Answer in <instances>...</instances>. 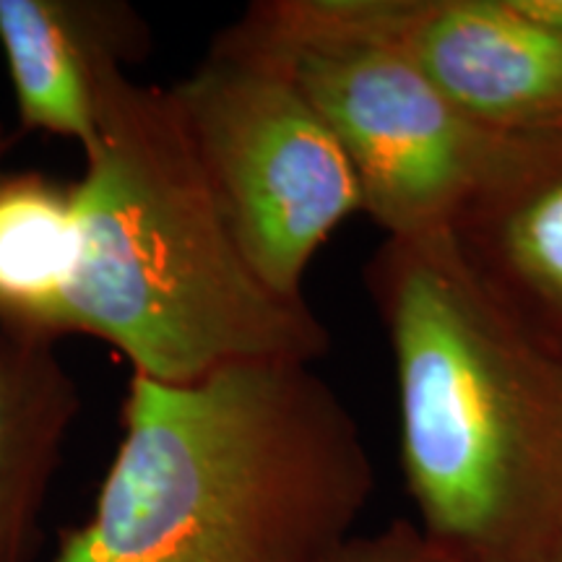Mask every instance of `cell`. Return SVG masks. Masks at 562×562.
<instances>
[{
    "label": "cell",
    "instance_id": "6da1fadb",
    "mask_svg": "<svg viewBox=\"0 0 562 562\" xmlns=\"http://www.w3.org/2000/svg\"><path fill=\"white\" fill-rule=\"evenodd\" d=\"M121 427L91 516L50 562H321L375 490L360 425L313 364L131 372Z\"/></svg>",
    "mask_w": 562,
    "mask_h": 562
},
{
    "label": "cell",
    "instance_id": "7a4b0ae2",
    "mask_svg": "<svg viewBox=\"0 0 562 562\" xmlns=\"http://www.w3.org/2000/svg\"><path fill=\"white\" fill-rule=\"evenodd\" d=\"M364 281L417 526L469 562H533L562 537V349L476 284L446 232L389 237Z\"/></svg>",
    "mask_w": 562,
    "mask_h": 562
},
{
    "label": "cell",
    "instance_id": "3957f363",
    "mask_svg": "<svg viewBox=\"0 0 562 562\" xmlns=\"http://www.w3.org/2000/svg\"><path fill=\"white\" fill-rule=\"evenodd\" d=\"M79 263L63 334L110 344L131 372L193 383L240 362L313 364L331 336L307 300L245 263L170 89L115 70L76 180Z\"/></svg>",
    "mask_w": 562,
    "mask_h": 562
},
{
    "label": "cell",
    "instance_id": "277c9868",
    "mask_svg": "<svg viewBox=\"0 0 562 562\" xmlns=\"http://www.w3.org/2000/svg\"><path fill=\"white\" fill-rule=\"evenodd\" d=\"M224 32L292 76L347 151L362 214L385 235L448 232L505 133L463 115L389 42L351 24L339 0H263Z\"/></svg>",
    "mask_w": 562,
    "mask_h": 562
},
{
    "label": "cell",
    "instance_id": "5b68a950",
    "mask_svg": "<svg viewBox=\"0 0 562 562\" xmlns=\"http://www.w3.org/2000/svg\"><path fill=\"white\" fill-rule=\"evenodd\" d=\"M170 91L245 263L279 297L305 300L313 258L362 214L339 138L271 55L227 32Z\"/></svg>",
    "mask_w": 562,
    "mask_h": 562
},
{
    "label": "cell",
    "instance_id": "8992f818",
    "mask_svg": "<svg viewBox=\"0 0 562 562\" xmlns=\"http://www.w3.org/2000/svg\"><path fill=\"white\" fill-rule=\"evenodd\" d=\"M463 115L495 133L562 125V34L516 0H339Z\"/></svg>",
    "mask_w": 562,
    "mask_h": 562
},
{
    "label": "cell",
    "instance_id": "52a82bcc",
    "mask_svg": "<svg viewBox=\"0 0 562 562\" xmlns=\"http://www.w3.org/2000/svg\"><path fill=\"white\" fill-rule=\"evenodd\" d=\"M446 235L513 321L562 349V125L505 133Z\"/></svg>",
    "mask_w": 562,
    "mask_h": 562
},
{
    "label": "cell",
    "instance_id": "ba28073f",
    "mask_svg": "<svg viewBox=\"0 0 562 562\" xmlns=\"http://www.w3.org/2000/svg\"><path fill=\"white\" fill-rule=\"evenodd\" d=\"M149 21L128 0H0V50L19 136L97 138L102 83L151 55Z\"/></svg>",
    "mask_w": 562,
    "mask_h": 562
},
{
    "label": "cell",
    "instance_id": "9c48e42d",
    "mask_svg": "<svg viewBox=\"0 0 562 562\" xmlns=\"http://www.w3.org/2000/svg\"><path fill=\"white\" fill-rule=\"evenodd\" d=\"M58 341L0 328V562H34L81 389Z\"/></svg>",
    "mask_w": 562,
    "mask_h": 562
},
{
    "label": "cell",
    "instance_id": "30bf717a",
    "mask_svg": "<svg viewBox=\"0 0 562 562\" xmlns=\"http://www.w3.org/2000/svg\"><path fill=\"white\" fill-rule=\"evenodd\" d=\"M76 263V180L0 170V328L60 341Z\"/></svg>",
    "mask_w": 562,
    "mask_h": 562
},
{
    "label": "cell",
    "instance_id": "8fae6325",
    "mask_svg": "<svg viewBox=\"0 0 562 562\" xmlns=\"http://www.w3.org/2000/svg\"><path fill=\"white\" fill-rule=\"evenodd\" d=\"M321 562H469L427 537L417 524L391 521L375 533H351Z\"/></svg>",
    "mask_w": 562,
    "mask_h": 562
},
{
    "label": "cell",
    "instance_id": "7c38bea8",
    "mask_svg": "<svg viewBox=\"0 0 562 562\" xmlns=\"http://www.w3.org/2000/svg\"><path fill=\"white\" fill-rule=\"evenodd\" d=\"M516 5L537 24L562 34V0H516Z\"/></svg>",
    "mask_w": 562,
    "mask_h": 562
},
{
    "label": "cell",
    "instance_id": "4fadbf2b",
    "mask_svg": "<svg viewBox=\"0 0 562 562\" xmlns=\"http://www.w3.org/2000/svg\"><path fill=\"white\" fill-rule=\"evenodd\" d=\"M13 140H16V133H9L5 123L0 121V170H5V157H9Z\"/></svg>",
    "mask_w": 562,
    "mask_h": 562
},
{
    "label": "cell",
    "instance_id": "5bb4252c",
    "mask_svg": "<svg viewBox=\"0 0 562 562\" xmlns=\"http://www.w3.org/2000/svg\"><path fill=\"white\" fill-rule=\"evenodd\" d=\"M533 562H562V537L558 539V542H552L550 547H547V550L539 554Z\"/></svg>",
    "mask_w": 562,
    "mask_h": 562
}]
</instances>
